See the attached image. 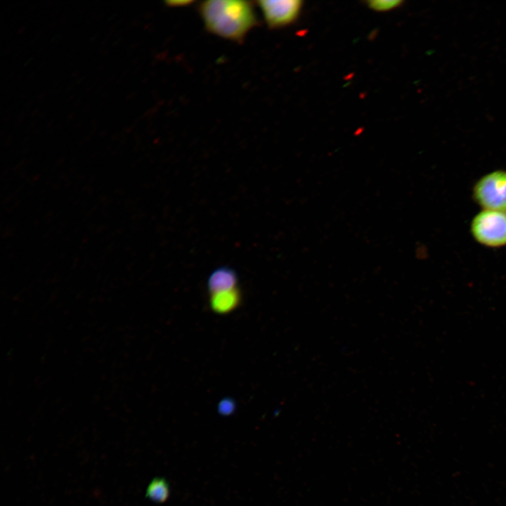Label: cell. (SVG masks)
Segmentation results:
<instances>
[{"label": "cell", "instance_id": "4", "mask_svg": "<svg viewBox=\"0 0 506 506\" xmlns=\"http://www.w3.org/2000/svg\"><path fill=\"white\" fill-rule=\"evenodd\" d=\"M257 4L268 27L277 29L297 20L303 2L299 0H261Z\"/></svg>", "mask_w": 506, "mask_h": 506}, {"label": "cell", "instance_id": "3", "mask_svg": "<svg viewBox=\"0 0 506 506\" xmlns=\"http://www.w3.org/2000/svg\"><path fill=\"white\" fill-rule=\"evenodd\" d=\"M472 197L482 209L506 213V170H494L479 178L472 188Z\"/></svg>", "mask_w": 506, "mask_h": 506}, {"label": "cell", "instance_id": "5", "mask_svg": "<svg viewBox=\"0 0 506 506\" xmlns=\"http://www.w3.org/2000/svg\"><path fill=\"white\" fill-rule=\"evenodd\" d=\"M241 299V292L238 287L232 290L210 294L209 305L214 312L227 314L239 306Z\"/></svg>", "mask_w": 506, "mask_h": 506}, {"label": "cell", "instance_id": "8", "mask_svg": "<svg viewBox=\"0 0 506 506\" xmlns=\"http://www.w3.org/2000/svg\"><path fill=\"white\" fill-rule=\"evenodd\" d=\"M403 2L401 0H372L366 1L367 6L373 11L384 12L399 7Z\"/></svg>", "mask_w": 506, "mask_h": 506}, {"label": "cell", "instance_id": "9", "mask_svg": "<svg viewBox=\"0 0 506 506\" xmlns=\"http://www.w3.org/2000/svg\"><path fill=\"white\" fill-rule=\"evenodd\" d=\"M235 404L232 400L225 399L219 406V410L223 415H229L234 410Z\"/></svg>", "mask_w": 506, "mask_h": 506}, {"label": "cell", "instance_id": "1", "mask_svg": "<svg viewBox=\"0 0 506 506\" xmlns=\"http://www.w3.org/2000/svg\"><path fill=\"white\" fill-rule=\"evenodd\" d=\"M198 11L208 32L233 41L244 39L258 22L249 1L207 0L199 4Z\"/></svg>", "mask_w": 506, "mask_h": 506}, {"label": "cell", "instance_id": "6", "mask_svg": "<svg viewBox=\"0 0 506 506\" xmlns=\"http://www.w3.org/2000/svg\"><path fill=\"white\" fill-rule=\"evenodd\" d=\"M235 287H238V276L235 271L230 268H219L214 270L208 278L207 288L209 294Z\"/></svg>", "mask_w": 506, "mask_h": 506}, {"label": "cell", "instance_id": "7", "mask_svg": "<svg viewBox=\"0 0 506 506\" xmlns=\"http://www.w3.org/2000/svg\"><path fill=\"white\" fill-rule=\"evenodd\" d=\"M146 497L157 503L165 502L169 496V486L164 478L156 477L148 485Z\"/></svg>", "mask_w": 506, "mask_h": 506}, {"label": "cell", "instance_id": "2", "mask_svg": "<svg viewBox=\"0 0 506 506\" xmlns=\"http://www.w3.org/2000/svg\"><path fill=\"white\" fill-rule=\"evenodd\" d=\"M470 232L473 238L485 247L506 246V213L481 209L472 219Z\"/></svg>", "mask_w": 506, "mask_h": 506}, {"label": "cell", "instance_id": "10", "mask_svg": "<svg viewBox=\"0 0 506 506\" xmlns=\"http://www.w3.org/2000/svg\"><path fill=\"white\" fill-rule=\"evenodd\" d=\"M191 3H192V1H188V0H186V1H184V0L177 1V0H176V1H166L167 5L168 6H171V7L186 6H188L189 4H190Z\"/></svg>", "mask_w": 506, "mask_h": 506}]
</instances>
